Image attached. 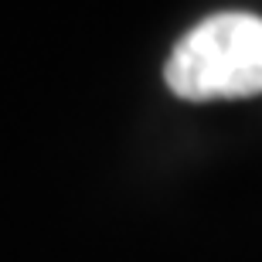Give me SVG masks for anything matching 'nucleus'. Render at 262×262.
Returning a JSON list of instances; mask_svg holds the SVG:
<instances>
[{
	"instance_id": "f257e3e1",
	"label": "nucleus",
	"mask_w": 262,
	"mask_h": 262,
	"mask_svg": "<svg viewBox=\"0 0 262 262\" xmlns=\"http://www.w3.org/2000/svg\"><path fill=\"white\" fill-rule=\"evenodd\" d=\"M164 78L187 102L245 99L262 92V17L211 14L187 31L167 58Z\"/></svg>"
}]
</instances>
